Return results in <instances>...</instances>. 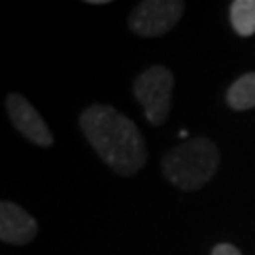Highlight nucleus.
<instances>
[{
    "instance_id": "1",
    "label": "nucleus",
    "mask_w": 255,
    "mask_h": 255,
    "mask_svg": "<svg viewBox=\"0 0 255 255\" xmlns=\"http://www.w3.org/2000/svg\"><path fill=\"white\" fill-rule=\"evenodd\" d=\"M80 125L93 149L112 170L132 176L146 164V142L136 125L121 112L95 104L83 110Z\"/></svg>"
},
{
    "instance_id": "2",
    "label": "nucleus",
    "mask_w": 255,
    "mask_h": 255,
    "mask_svg": "<svg viewBox=\"0 0 255 255\" xmlns=\"http://www.w3.org/2000/svg\"><path fill=\"white\" fill-rule=\"evenodd\" d=\"M219 168V149L208 138H189L164 155L166 180L183 191H197Z\"/></svg>"
},
{
    "instance_id": "3",
    "label": "nucleus",
    "mask_w": 255,
    "mask_h": 255,
    "mask_svg": "<svg viewBox=\"0 0 255 255\" xmlns=\"http://www.w3.org/2000/svg\"><path fill=\"white\" fill-rule=\"evenodd\" d=\"M172 87V72L166 66H161V64L149 66L147 70H144L138 76L136 82H134V97L144 106V114H146L147 121L155 127L163 125L168 118V114H170Z\"/></svg>"
},
{
    "instance_id": "4",
    "label": "nucleus",
    "mask_w": 255,
    "mask_h": 255,
    "mask_svg": "<svg viewBox=\"0 0 255 255\" xmlns=\"http://www.w3.org/2000/svg\"><path fill=\"white\" fill-rule=\"evenodd\" d=\"M185 4L180 0H144L128 15V27L138 36L166 34L182 19Z\"/></svg>"
},
{
    "instance_id": "5",
    "label": "nucleus",
    "mask_w": 255,
    "mask_h": 255,
    "mask_svg": "<svg viewBox=\"0 0 255 255\" xmlns=\"http://www.w3.org/2000/svg\"><path fill=\"white\" fill-rule=\"evenodd\" d=\"M6 110L13 123V127L25 138H28L32 144L47 147L53 144V134L42 116L38 114L34 106L19 93H9L6 97Z\"/></svg>"
},
{
    "instance_id": "6",
    "label": "nucleus",
    "mask_w": 255,
    "mask_h": 255,
    "mask_svg": "<svg viewBox=\"0 0 255 255\" xmlns=\"http://www.w3.org/2000/svg\"><path fill=\"white\" fill-rule=\"evenodd\" d=\"M38 233V223L28 212L15 202L4 201L0 204V240L6 244L23 246Z\"/></svg>"
},
{
    "instance_id": "7",
    "label": "nucleus",
    "mask_w": 255,
    "mask_h": 255,
    "mask_svg": "<svg viewBox=\"0 0 255 255\" xmlns=\"http://www.w3.org/2000/svg\"><path fill=\"white\" fill-rule=\"evenodd\" d=\"M227 102L233 110L244 112L255 108V72L240 76L237 82L229 87Z\"/></svg>"
},
{
    "instance_id": "8",
    "label": "nucleus",
    "mask_w": 255,
    "mask_h": 255,
    "mask_svg": "<svg viewBox=\"0 0 255 255\" xmlns=\"http://www.w3.org/2000/svg\"><path fill=\"white\" fill-rule=\"evenodd\" d=\"M231 23L240 36L255 32V0H235L231 4Z\"/></svg>"
},
{
    "instance_id": "9",
    "label": "nucleus",
    "mask_w": 255,
    "mask_h": 255,
    "mask_svg": "<svg viewBox=\"0 0 255 255\" xmlns=\"http://www.w3.org/2000/svg\"><path fill=\"white\" fill-rule=\"evenodd\" d=\"M212 255H242V254L233 244H218V246L212 250Z\"/></svg>"
},
{
    "instance_id": "10",
    "label": "nucleus",
    "mask_w": 255,
    "mask_h": 255,
    "mask_svg": "<svg viewBox=\"0 0 255 255\" xmlns=\"http://www.w3.org/2000/svg\"><path fill=\"white\" fill-rule=\"evenodd\" d=\"M89 4H106V0H91Z\"/></svg>"
},
{
    "instance_id": "11",
    "label": "nucleus",
    "mask_w": 255,
    "mask_h": 255,
    "mask_svg": "<svg viewBox=\"0 0 255 255\" xmlns=\"http://www.w3.org/2000/svg\"><path fill=\"white\" fill-rule=\"evenodd\" d=\"M180 138H187V132H185V130H180Z\"/></svg>"
}]
</instances>
